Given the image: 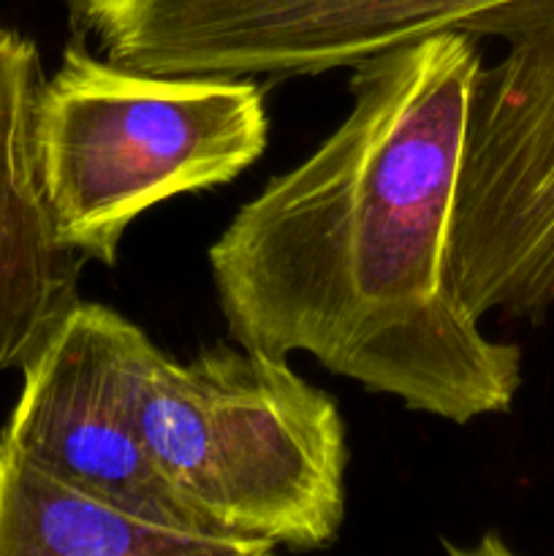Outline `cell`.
<instances>
[{
	"mask_svg": "<svg viewBox=\"0 0 554 556\" xmlns=\"http://www.w3.org/2000/svg\"><path fill=\"white\" fill-rule=\"evenodd\" d=\"M36 166L60 248L114 266L136 217L242 177L269 144L250 76L152 74L74 33L36 103Z\"/></svg>",
	"mask_w": 554,
	"mask_h": 556,
	"instance_id": "obj_3",
	"label": "cell"
},
{
	"mask_svg": "<svg viewBox=\"0 0 554 556\" xmlns=\"http://www.w3.org/2000/svg\"><path fill=\"white\" fill-rule=\"evenodd\" d=\"M244 538L150 519L81 489L0 432V556H266Z\"/></svg>",
	"mask_w": 554,
	"mask_h": 556,
	"instance_id": "obj_8",
	"label": "cell"
},
{
	"mask_svg": "<svg viewBox=\"0 0 554 556\" xmlns=\"http://www.w3.org/2000/svg\"><path fill=\"white\" fill-rule=\"evenodd\" d=\"M144 340L123 313L79 299L20 369V396L0 432L76 486L199 530L152 465L136 421Z\"/></svg>",
	"mask_w": 554,
	"mask_h": 556,
	"instance_id": "obj_6",
	"label": "cell"
},
{
	"mask_svg": "<svg viewBox=\"0 0 554 556\" xmlns=\"http://www.w3.org/2000/svg\"><path fill=\"white\" fill-rule=\"evenodd\" d=\"M467 33L505 43L481 65L454 206L451 269L467 307L554 313V0H521Z\"/></svg>",
	"mask_w": 554,
	"mask_h": 556,
	"instance_id": "obj_4",
	"label": "cell"
},
{
	"mask_svg": "<svg viewBox=\"0 0 554 556\" xmlns=\"http://www.w3.org/2000/svg\"><path fill=\"white\" fill-rule=\"evenodd\" d=\"M136 421L152 465L199 530L291 552L340 538L348 432L335 396L288 358L204 348L188 362L147 337Z\"/></svg>",
	"mask_w": 554,
	"mask_h": 556,
	"instance_id": "obj_2",
	"label": "cell"
},
{
	"mask_svg": "<svg viewBox=\"0 0 554 556\" xmlns=\"http://www.w3.org/2000/svg\"><path fill=\"white\" fill-rule=\"evenodd\" d=\"M521 0H65L74 33L152 74L299 79L476 22Z\"/></svg>",
	"mask_w": 554,
	"mask_h": 556,
	"instance_id": "obj_5",
	"label": "cell"
},
{
	"mask_svg": "<svg viewBox=\"0 0 554 556\" xmlns=\"http://www.w3.org/2000/svg\"><path fill=\"white\" fill-rule=\"evenodd\" d=\"M47 71L36 41L0 11V375L20 372L79 302V255L60 248L36 166V103Z\"/></svg>",
	"mask_w": 554,
	"mask_h": 556,
	"instance_id": "obj_7",
	"label": "cell"
},
{
	"mask_svg": "<svg viewBox=\"0 0 554 556\" xmlns=\"http://www.w3.org/2000/svg\"><path fill=\"white\" fill-rule=\"evenodd\" d=\"M481 38L449 30L353 65L351 112L244 201L206 250L234 342L467 427L525 383L451 269Z\"/></svg>",
	"mask_w": 554,
	"mask_h": 556,
	"instance_id": "obj_1",
	"label": "cell"
}]
</instances>
